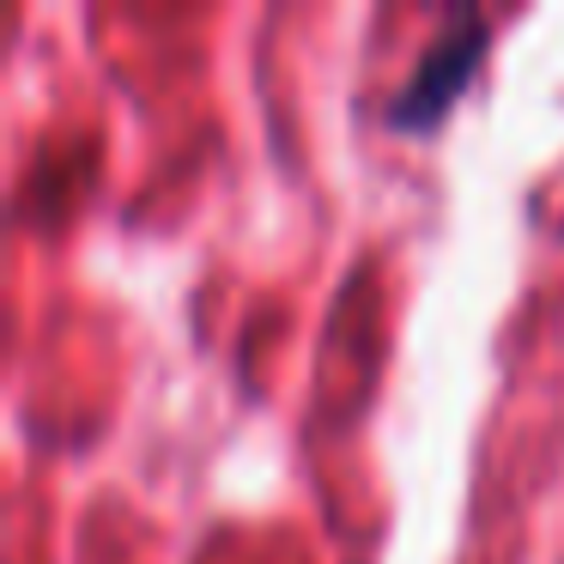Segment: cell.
<instances>
[{
  "instance_id": "cell-1",
  "label": "cell",
  "mask_w": 564,
  "mask_h": 564,
  "mask_svg": "<svg viewBox=\"0 0 564 564\" xmlns=\"http://www.w3.org/2000/svg\"><path fill=\"white\" fill-rule=\"evenodd\" d=\"M486 43H491L486 13L455 7V13L443 19V31L431 37V50L419 55V67L406 74V86L389 98V128L394 134H431V128L455 110V98L474 86L479 62H486Z\"/></svg>"
}]
</instances>
